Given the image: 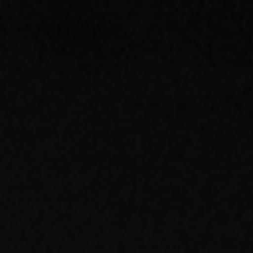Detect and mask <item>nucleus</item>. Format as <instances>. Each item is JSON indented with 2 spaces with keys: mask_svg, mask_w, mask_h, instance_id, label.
<instances>
[]
</instances>
